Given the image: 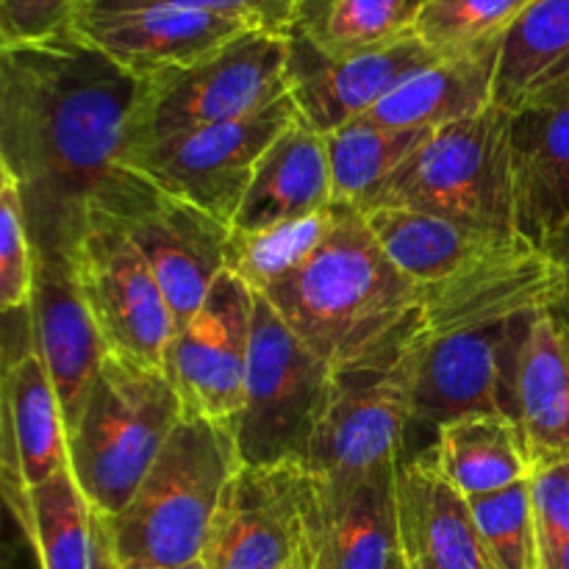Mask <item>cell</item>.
Returning <instances> with one entry per match:
<instances>
[{
  "label": "cell",
  "instance_id": "6da1fadb",
  "mask_svg": "<svg viewBox=\"0 0 569 569\" xmlns=\"http://www.w3.org/2000/svg\"><path fill=\"white\" fill-rule=\"evenodd\" d=\"M139 89L72 28L0 48V170L20 189L37 256L76 264L92 209L128 172Z\"/></svg>",
  "mask_w": 569,
  "mask_h": 569
},
{
  "label": "cell",
  "instance_id": "7a4b0ae2",
  "mask_svg": "<svg viewBox=\"0 0 569 569\" xmlns=\"http://www.w3.org/2000/svg\"><path fill=\"white\" fill-rule=\"evenodd\" d=\"M556 295H561L559 267L522 239L448 281L426 287L406 456L420 433L428 448L439 428L456 417L489 411L517 420L522 350L533 320Z\"/></svg>",
  "mask_w": 569,
  "mask_h": 569
},
{
  "label": "cell",
  "instance_id": "3957f363",
  "mask_svg": "<svg viewBox=\"0 0 569 569\" xmlns=\"http://www.w3.org/2000/svg\"><path fill=\"white\" fill-rule=\"evenodd\" d=\"M422 292L383 253L365 211L333 203L320 248L261 298L333 367L387 337L420 306Z\"/></svg>",
  "mask_w": 569,
  "mask_h": 569
},
{
  "label": "cell",
  "instance_id": "277c9868",
  "mask_svg": "<svg viewBox=\"0 0 569 569\" xmlns=\"http://www.w3.org/2000/svg\"><path fill=\"white\" fill-rule=\"evenodd\" d=\"M231 426L183 415L131 503L106 520L117 565L178 567L203 559L217 509L237 476Z\"/></svg>",
  "mask_w": 569,
  "mask_h": 569
},
{
  "label": "cell",
  "instance_id": "5b68a950",
  "mask_svg": "<svg viewBox=\"0 0 569 569\" xmlns=\"http://www.w3.org/2000/svg\"><path fill=\"white\" fill-rule=\"evenodd\" d=\"M417 367L420 306L376 345L331 367L306 472L353 478L398 465L409 442Z\"/></svg>",
  "mask_w": 569,
  "mask_h": 569
},
{
  "label": "cell",
  "instance_id": "8992f818",
  "mask_svg": "<svg viewBox=\"0 0 569 569\" xmlns=\"http://www.w3.org/2000/svg\"><path fill=\"white\" fill-rule=\"evenodd\" d=\"M183 415L164 370L106 356L67 433L70 472L94 515L111 520L131 503Z\"/></svg>",
  "mask_w": 569,
  "mask_h": 569
},
{
  "label": "cell",
  "instance_id": "52a82bcc",
  "mask_svg": "<svg viewBox=\"0 0 569 569\" xmlns=\"http://www.w3.org/2000/svg\"><path fill=\"white\" fill-rule=\"evenodd\" d=\"M287 33L244 31L200 61L142 81L126 133L131 150L259 111L287 94Z\"/></svg>",
  "mask_w": 569,
  "mask_h": 569
},
{
  "label": "cell",
  "instance_id": "ba28073f",
  "mask_svg": "<svg viewBox=\"0 0 569 569\" xmlns=\"http://www.w3.org/2000/svg\"><path fill=\"white\" fill-rule=\"evenodd\" d=\"M509 137L511 111L500 106L437 128L383 183L367 211H433L515 231Z\"/></svg>",
  "mask_w": 569,
  "mask_h": 569
},
{
  "label": "cell",
  "instance_id": "9c48e42d",
  "mask_svg": "<svg viewBox=\"0 0 569 569\" xmlns=\"http://www.w3.org/2000/svg\"><path fill=\"white\" fill-rule=\"evenodd\" d=\"M328 383L331 365L256 295L244 406L231 426L239 461L244 467H306Z\"/></svg>",
  "mask_w": 569,
  "mask_h": 569
},
{
  "label": "cell",
  "instance_id": "30bf717a",
  "mask_svg": "<svg viewBox=\"0 0 569 569\" xmlns=\"http://www.w3.org/2000/svg\"><path fill=\"white\" fill-rule=\"evenodd\" d=\"M92 214L114 222L137 244L159 278L176 317V331L187 326L206 303L217 278L226 272L231 226L189 200L164 192L133 170L111 187Z\"/></svg>",
  "mask_w": 569,
  "mask_h": 569
},
{
  "label": "cell",
  "instance_id": "8fae6325",
  "mask_svg": "<svg viewBox=\"0 0 569 569\" xmlns=\"http://www.w3.org/2000/svg\"><path fill=\"white\" fill-rule=\"evenodd\" d=\"M298 114V106L287 92L237 120L194 128L131 150L122 167L231 226L261 156Z\"/></svg>",
  "mask_w": 569,
  "mask_h": 569
},
{
  "label": "cell",
  "instance_id": "7c38bea8",
  "mask_svg": "<svg viewBox=\"0 0 569 569\" xmlns=\"http://www.w3.org/2000/svg\"><path fill=\"white\" fill-rule=\"evenodd\" d=\"M76 276L106 350L117 359L164 370L176 317L153 267L106 217L92 214L76 256Z\"/></svg>",
  "mask_w": 569,
  "mask_h": 569
},
{
  "label": "cell",
  "instance_id": "4fadbf2b",
  "mask_svg": "<svg viewBox=\"0 0 569 569\" xmlns=\"http://www.w3.org/2000/svg\"><path fill=\"white\" fill-rule=\"evenodd\" d=\"M256 292L222 272L209 298L178 328L164 353V376L192 417L233 426L244 406Z\"/></svg>",
  "mask_w": 569,
  "mask_h": 569
},
{
  "label": "cell",
  "instance_id": "5bb4252c",
  "mask_svg": "<svg viewBox=\"0 0 569 569\" xmlns=\"http://www.w3.org/2000/svg\"><path fill=\"white\" fill-rule=\"evenodd\" d=\"M398 465L353 478L306 472L298 569H387L398 550Z\"/></svg>",
  "mask_w": 569,
  "mask_h": 569
},
{
  "label": "cell",
  "instance_id": "9a60e30c",
  "mask_svg": "<svg viewBox=\"0 0 569 569\" xmlns=\"http://www.w3.org/2000/svg\"><path fill=\"white\" fill-rule=\"evenodd\" d=\"M72 31L133 78L189 67L253 26L164 0H87Z\"/></svg>",
  "mask_w": 569,
  "mask_h": 569
},
{
  "label": "cell",
  "instance_id": "2e32d148",
  "mask_svg": "<svg viewBox=\"0 0 569 569\" xmlns=\"http://www.w3.org/2000/svg\"><path fill=\"white\" fill-rule=\"evenodd\" d=\"M287 89L300 117L320 133H333L376 109L406 78L439 56L411 37L365 53H322L298 33H287Z\"/></svg>",
  "mask_w": 569,
  "mask_h": 569
},
{
  "label": "cell",
  "instance_id": "e0dca14e",
  "mask_svg": "<svg viewBox=\"0 0 569 569\" xmlns=\"http://www.w3.org/2000/svg\"><path fill=\"white\" fill-rule=\"evenodd\" d=\"M306 467H239L217 509L203 561L209 569L298 565Z\"/></svg>",
  "mask_w": 569,
  "mask_h": 569
},
{
  "label": "cell",
  "instance_id": "ac0fdd59",
  "mask_svg": "<svg viewBox=\"0 0 569 569\" xmlns=\"http://www.w3.org/2000/svg\"><path fill=\"white\" fill-rule=\"evenodd\" d=\"M0 398V472L17 522L28 515V492L70 467L67 426L48 367L28 345L6 361Z\"/></svg>",
  "mask_w": 569,
  "mask_h": 569
},
{
  "label": "cell",
  "instance_id": "d6986e66",
  "mask_svg": "<svg viewBox=\"0 0 569 569\" xmlns=\"http://www.w3.org/2000/svg\"><path fill=\"white\" fill-rule=\"evenodd\" d=\"M511 222L548 253L569 222V83L511 111Z\"/></svg>",
  "mask_w": 569,
  "mask_h": 569
},
{
  "label": "cell",
  "instance_id": "ffe728a7",
  "mask_svg": "<svg viewBox=\"0 0 569 569\" xmlns=\"http://www.w3.org/2000/svg\"><path fill=\"white\" fill-rule=\"evenodd\" d=\"M28 337L48 367L70 433L109 356L98 322L83 300L72 261L37 256L33 295L28 306Z\"/></svg>",
  "mask_w": 569,
  "mask_h": 569
},
{
  "label": "cell",
  "instance_id": "44dd1931",
  "mask_svg": "<svg viewBox=\"0 0 569 569\" xmlns=\"http://www.w3.org/2000/svg\"><path fill=\"white\" fill-rule=\"evenodd\" d=\"M398 548L409 569H489L470 500L445 476L433 445L398 461Z\"/></svg>",
  "mask_w": 569,
  "mask_h": 569
},
{
  "label": "cell",
  "instance_id": "7402d4cb",
  "mask_svg": "<svg viewBox=\"0 0 569 569\" xmlns=\"http://www.w3.org/2000/svg\"><path fill=\"white\" fill-rule=\"evenodd\" d=\"M333 203L326 133L298 120L270 144L233 214V231H267L320 214Z\"/></svg>",
  "mask_w": 569,
  "mask_h": 569
},
{
  "label": "cell",
  "instance_id": "603a6c76",
  "mask_svg": "<svg viewBox=\"0 0 569 569\" xmlns=\"http://www.w3.org/2000/svg\"><path fill=\"white\" fill-rule=\"evenodd\" d=\"M367 226L403 276L433 287L520 242L515 231L417 209H372Z\"/></svg>",
  "mask_w": 569,
  "mask_h": 569
},
{
  "label": "cell",
  "instance_id": "cb8c5ba5",
  "mask_svg": "<svg viewBox=\"0 0 569 569\" xmlns=\"http://www.w3.org/2000/svg\"><path fill=\"white\" fill-rule=\"evenodd\" d=\"M517 420L533 470L569 461V309L561 295L539 311L522 350Z\"/></svg>",
  "mask_w": 569,
  "mask_h": 569
},
{
  "label": "cell",
  "instance_id": "d4e9b609",
  "mask_svg": "<svg viewBox=\"0 0 569 569\" xmlns=\"http://www.w3.org/2000/svg\"><path fill=\"white\" fill-rule=\"evenodd\" d=\"M500 50V48H498ZM498 50L465 59H439L406 78L361 120L395 131H437L495 106Z\"/></svg>",
  "mask_w": 569,
  "mask_h": 569
},
{
  "label": "cell",
  "instance_id": "484cf974",
  "mask_svg": "<svg viewBox=\"0 0 569 569\" xmlns=\"http://www.w3.org/2000/svg\"><path fill=\"white\" fill-rule=\"evenodd\" d=\"M39 569H117L109 528L78 489L70 467L28 492L20 522Z\"/></svg>",
  "mask_w": 569,
  "mask_h": 569
},
{
  "label": "cell",
  "instance_id": "4316f807",
  "mask_svg": "<svg viewBox=\"0 0 569 569\" xmlns=\"http://www.w3.org/2000/svg\"><path fill=\"white\" fill-rule=\"evenodd\" d=\"M569 83V0H533L498 50L495 106H522Z\"/></svg>",
  "mask_w": 569,
  "mask_h": 569
},
{
  "label": "cell",
  "instance_id": "83f0119b",
  "mask_svg": "<svg viewBox=\"0 0 569 569\" xmlns=\"http://www.w3.org/2000/svg\"><path fill=\"white\" fill-rule=\"evenodd\" d=\"M439 465L465 498L500 492L533 476L526 433L506 415L476 411L439 428Z\"/></svg>",
  "mask_w": 569,
  "mask_h": 569
},
{
  "label": "cell",
  "instance_id": "f1b7e54d",
  "mask_svg": "<svg viewBox=\"0 0 569 569\" xmlns=\"http://www.w3.org/2000/svg\"><path fill=\"white\" fill-rule=\"evenodd\" d=\"M420 6L422 0H298L289 33L322 53H365L411 37Z\"/></svg>",
  "mask_w": 569,
  "mask_h": 569
},
{
  "label": "cell",
  "instance_id": "f546056e",
  "mask_svg": "<svg viewBox=\"0 0 569 569\" xmlns=\"http://www.w3.org/2000/svg\"><path fill=\"white\" fill-rule=\"evenodd\" d=\"M428 133L431 131H395L367 120L326 133L333 203H348L359 211L370 209L372 198L426 142Z\"/></svg>",
  "mask_w": 569,
  "mask_h": 569
},
{
  "label": "cell",
  "instance_id": "4dcf8cb0",
  "mask_svg": "<svg viewBox=\"0 0 569 569\" xmlns=\"http://www.w3.org/2000/svg\"><path fill=\"white\" fill-rule=\"evenodd\" d=\"M533 0H422L415 37L439 59L498 50Z\"/></svg>",
  "mask_w": 569,
  "mask_h": 569
},
{
  "label": "cell",
  "instance_id": "1f68e13d",
  "mask_svg": "<svg viewBox=\"0 0 569 569\" xmlns=\"http://www.w3.org/2000/svg\"><path fill=\"white\" fill-rule=\"evenodd\" d=\"M333 222V203L320 214L283 222L267 231H233L226 244V270L248 283L256 295L298 270L326 239Z\"/></svg>",
  "mask_w": 569,
  "mask_h": 569
},
{
  "label": "cell",
  "instance_id": "d6a6232c",
  "mask_svg": "<svg viewBox=\"0 0 569 569\" xmlns=\"http://www.w3.org/2000/svg\"><path fill=\"white\" fill-rule=\"evenodd\" d=\"M470 500L489 569H539L531 478Z\"/></svg>",
  "mask_w": 569,
  "mask_h": 569
},
{
  "label": "cell",
  "instance_id": "836d02e7",
  "mask_svg": "<svg viewBox=\"0 0 569 569\" xmlns=\"http://www.w3.org/2000/svg\"><path fill=\"white\" fill-rule=\"evenodd\" d=\"M37 250L26 222L20 189L9 172L0 170V309L6 315L31 306Z\"/></svg>",
  "mask_w": 569,
  "mask_h": 569
},
{
  "label": "cell",
  "instance_id": "e575fe53",
  "mask_svg": "<svg viewBox=\"0 0 569 569\" xmlns=\"http://www.w3.org/2000/svg\"><path fill=\"white\" fill-rule=\"evenodd\" d=\"M87 0H0V48L42 42L67 31Z\"/></svg>",
  "mask_w": 569,
  "mask_h": 569
},
{
  "label": "cell",
  "instance_id": "d590c367",
  "mask_svg": "<svg viewBox=\"0 0 569 569\" xmlns=\"http://www.w3.org/2000/svg\"><path fill=\"white\" fill-rule=\"evenodd\" d=\"M531 500L542 561L569 539V461L533 470Z\"/></svg>",
  "mask_w": 569,
  "mask_h": 569
},
{
  "label": "cell",
  "instance_id": "8d00e7d4",
  "mask_svg": "<svg viewBox=\"0 0 569 569\" xmlns=\"http://www.w3.org/2000/svg\"><path fill=\"white\" fill-rule=\"evenodd\" d=\"M164 3L231 17V20H242L259 28V31L289 33L298 0H164Z\"/></svg>",
  "mask_w": 569,
  "mask_h": 569
},
{
  "label": "cell",
  "instance_id": "74e56055",
  "mask_svg": "<svg viewBox=\"0 0 569 569\" xmlns=\"http://www.w3.org/2000/svg\"><path fill=\"white\" fill-rule=\"evenodd\" d=\"M548 256L553 259V264L559 267V278H561V300L567 303L569 309V222L561 228L559 237L553 239V244L548 248Z\"/></svg>",
  "mask_w": 569,
  "mask_h": 569
},
{
  "label": "cell",
  "instance_id": "f35d334b",
  "mask_svg": "<svg viewBox=\"0 0 569 569\" xmlns=\"http://www.w3.org/2000/svg\"><path fill=\"white\" fill-rule=\"evenodd\" d=\"M539 569H569V539L561 548H556L553 553L545 556V559L539 561Z\"/></svg>",
  "mask_w": 569,
  "mask_h": 569
},
{
  "label": "cell",
  "instance_id": "ab89813d",
  "mask_svg": "<svg viewBox=\"0 0 569 569\" xmlns=\"http://www.w3.org/2000/svg\"><path fill=\"white\" fill-rule=\"evenodd\" d=\"M120 569H209V565H206L203 559H194L189 561V565H178V567H144V565H126Z\"/></svg>",
  "mask_w": 569,
  "mask_h": 569
},
{
  "label": "cell",
  "instance_id": "60d3db41",
  "mask_svg": "<svg viewBox=\"0 0 569 569\" xmlns=\"http://www.w3.org/2000/svg\"><path fill=\"white\" fill-rule=\"evenodd\" d=\"M387 569H409V567H406L403 556H400V548H398V550H395V553H392V559H389V565H387Z\"/></svg>",
  "mask_w": 569,
  "mask_h": 569
},
{
  "label": "cell",
  "instance_id": "b9f144b4",
  "mask_svg": "<svg viewBox=\"0 0 569 569\" xmlns=\"http://www.w3.org/2000/svg\"><path fill=\"white\" fill-rule=\"evenodd\" d=\"M287 569H298V565H292V567H287Z\"/></svg>",
  "mask_w": 569,
  "mask_h": 569
}]
</instances>
